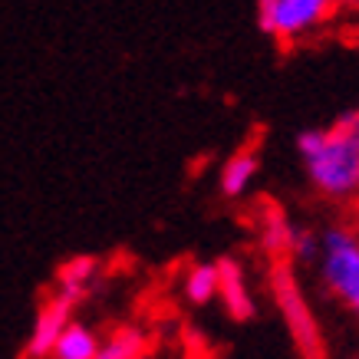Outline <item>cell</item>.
Masks as SVG:
<instances>
[{
    "label": "cell",
    "instance_id": "5b68a950",
    "mask_svg": "<svg viewBox=\"0 0 359 359\" xmlns=\"http://www.w3.org/2000/svg\"><path fill=\"white\" fill-rule=\"evenodd\" d=\"M69 310H73V300L63 294L50 297L40 313L33 320V330H30V343H27V356L30 359H46L53 356V346L60 343V337L66 333V327L73 323L69 320Z\"/></svg>",
    "mask_w": 359,
    "mask_h": 359
},
{
    "label": "cell",
    "instance_id": "6da1fadb",
    "mask_svg": "<svg viewBox=\"0 0 359 359\" xmlns=\"http://www.w3.org/2000/svg\"><path fill=\"white\" fill-rule=\"evenodd\" d=\"M310 185L333 201L359 198V112L339 116L327 129H310L297 139Z\"/></svg>",
    "mask_w": 359,
    "mask_h": 359
},
{
    "label": "cell",
    "instance_id": "7c38bea8",
    "mask_svg": "<svg viewBox=\"0 0 359 359\" xmlns=\"http://www.w3.org/2000/svg\"><path fill=\"white\" fill-rule=\"evenodd\" d=\"M142 349H145V337H142V330L126 327V330H116L109 339H102V346H99V359H139V356H145Z\"/></svg>",
    "mask_w": 359,
    "mask_h": 359
},
{
    "label": "cell",
    "instance_id": "4fadbf2b",
    "mask_svg": "<svg viewBox=\"0 0 359 359\" xmlns=\"http://www.w3.org/2000/svg\"><path fill=\"white\" fill-rule=\"evenodd\" d=\"M316 254H320V238H313L310 231H297L294 257H300V261H316Z\"/></svg>",
    "mask_w": 359,
    "mask_h": 359
},
{
    "label": "cell",
    "instance_id": "277c9868",
    "mask_svg": "<svg viewBox=\"0 0 359 359\" xmlns=\"http://www.w3.org/2000/svg\"><path fill=\"white\" fill-rule=\"evenodd\" d=\"M337 7L339 0H261L257 20H261V30L271 33L273 40L290 43L323 27Z\"/></svg>",
    "mask_w": 359,
    "mask_h": 359
},
{
    "label": "cell",
    "instance_id": "ba28073f",
    "mask_svg": "<svg viewBox=\"0 0 359 359\" xmlns=\"http://www.w3.org/2000/svg\"><path fill=\"white\" fill-rule=\"evenodd\" d=\"M221 290V271L218 264H191L182 277V294L188 304H208Z\"/></svg>",
    "mask_w": 359,
    "mask_h": 359
},
{
    "label": "cell",
    "instance_id": "30bf717a",
    "mask_svg": "<svg viewBox=\"0 0 359 359\" xmlns=\"http://www.w3.org/2000/svg\"><path fill=\"white\" fill-rule=\"evenodd\" d=\"M96 277V261L93 257H73V261H66L56 273V294L69 297L73 304H76L79 297L89 290V283Z\"/></svg>",
    "mask_w": 359,
    "mask_h": 359
},
{
    "label": "cell",
    "instance_id": "9c48e42d",
    "mask_svg": "<svg viewBox=\"0 0 359 359\" xmlns=\"http://www.w3.org/2000/svg\"><path fill=\"white\" fill-rule=\"evenodd\" d=\"M254 175H257V155L250 152V149L234 152L224 162V168H221V195H228V198L244 195L250 188V182H254Z\"/></svg>",
    "mask_w": 359,
    "mask_h": 359
},
{
    "label": "cell",
    "instance_id": "e0dca14e",
    "mask_svg": "<svg viewBox=\"0 0 359 359\" xmlns=\"http://www.w3.org/2000/svg\"><path fill=\"white\" fill-rule=\"evenodd\" d=\"M356 112H359V109H356Z\"/></svg>",
    "mask_w": 359,
    "mask_h": 359
},
{
    "label": "cell",
    "instance_id": "8992f818",
    "mask_svg": "<svg viewBox=\"0 0 359 359\" xmlns=\"http://www.w3.org/2000/svg\"><path fill=\"white\" fill-rule=\"evenodd\" d=\"M218 271H221V304L228 310L234 320H248L254 316V294H250V283H248V273L241 267L234 257H224L218 261Z\"/></svg>",
    "mask_w": 359,
    "mask_h": 359
},
{
    "label": "cell",
    "instance_id": "3957f363",
    "mask_svg": "<svg viewBox=\"0 0 359 359\" xmlns=\"http://www.w3.org/2000/svg\"><path fill=\"white\" fill-rule=\"evenodd\" d=\"M271 287H273L277 310H280L283 323H287L290 337H294L297 353L304 359H327V343H323L320 323H316L313 310H310V300L304 297L294 271H290L287 264H277V267H273Z\"/></svg>",
    "mask_w": 359,
    "mask_h": 359
},
{
    "label": "cell",
    "instance_id": "5bb4252c",
    "mask_svg": "<svg viewBox=\"0 0 359 359\" xmlns=\"http://www.w3.org/2000/svg\"><path fill=\"white\" fill-rule=\"evenodd\" d=\"M339 7H353V11H356V7H359V0H339Z\"/></svg>",
    "mask_w": 359,
    "mask_h": 359
},
{
    "label": "cell",
    "instance_id": "2e32d148",
    "mask_svg": "<svg viewBox=\"0 0 359 359\" xmlns=\"http://www.w3.org/2000/svg\"><path fill=\"white\" fill-rule=\"evenodd\" d=\"M27 359H30V356H27Z\"/></svg>",
    "mask_w": 359,
    "mask_h": 359
},
{
    "label": "cell",
    "instance_id": "7a4b0ae2",
    "mask_svg": "<svg viewBox=\"0 0 359 359\" xmlns=\"http://www.w3.org/2000/svg\"><path fill=\"white\" fill-rule=\"evenodd\" d=\"M316 271L333 300L359 313V234L349 228H327L320 234Z\"/></svg>",
    "mask_w": 359,
    "mask_h": 359
},
{
    "label": "cell",
    "instance_id": "9a60e30c",
    "mask_svg": "<svg viewBox=\"0 0 359 359\" xmlns=\"http://www.w3.org/2000/svg\"><path fill=\"white\" fill-rule=\"evenodd\" d=\"M139 359H149V356H139Z\"/></svg>",
    "mask_w": 359,
    "mask_h": 359
},
{
    "label": "cell",
    "instance_id": "52a82bcc",
    "mask_svg": "<svg viewBox=\"0 0 359 359\" xmlns=\"http://www.w3.org/2000/svg\"><path fill=\"white\" fill-rule=\"evenodd\" d=\"M257 231H261V244H264V250H267L271 257H287V254H294L297 228L283 218V211L277 205H264L261 208Z\"/></svg>",
    "mask_w": 359,
    "mask_h": 359
},
{
    "label": "cell",
    "instance_id": "8fae6325",
    "mask_svg": "<svg viewBox=\"0 0 359 359\" xmlns=\"http://www.w3.org/2000/svg\"><path fill=\"white\" fill-rule=\"evenodd\" d=\"M99 343L96 333L79 323H69L66 333L60 337V343L53 346V356L50 359H99Z\"/></svg>",
    "mask_w": 359,
    "mask_h": 359
}]
</instances>
